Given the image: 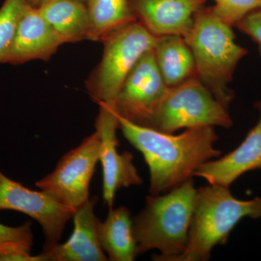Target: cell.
I'll use <instances>...</instances> for the list:
<instances>
[{
  "label": "cell",
  "instance_id": "d6986e66",
  "mask_svg": "<svg viewBox=\"0 0 261 261\" xmlns=\"http://www.w3.org/2000/svg\"><path fill=\"white\" fill-rule=\"evenodd\" d=\"M29 0H5L0 8V63L14 40L19 21Z\"/></svg>",
  "mask_w": 261,
  "mask_h": 261
},
{
  "label": "cell",
  "instance_id": "2e32d148",
  "mask_svg": "<svg viewBox=\"0 0 261 261\" xmlns=\"http://www.w3.org/2000/svg\"><path fill=\"white\" fill-rule=\"evenodd\" d=\"M99 243L111 261H132L137 256L133 219L124 206L111 208L104 221L98 220Z\"/></svg>",
  "mask_w": 261,
  "mask_h": 261
},
{
  "label": "cell",
  "instance_id": "ba28073f",
  "mask_svg": "<svg viewBox=\"0 0 261 261\" xmlns=\"http://www.w3.org/2000/svg\"><path fill=\"white\" fill-rule=\"evenodd\" d=\"M168 89L156 63L153 49H149L142 55L127 75L110 107L117 116L142 126Z\"/></svg>",
  "mask_w": 261,
  "mask_h": 261
},
{
  "label": "cell",
  "instance_id": "9c48e42d",
  "mask_svg": "<svg viewBox=\"0 0 261 261\" xmlns=\"http://www.w3.org/2000/svg\"><path fill=\"white\" fill-rule=\"evenodd\" d=\"M0 210L18 211L37 221L45 238L43 250L59 243L65 225L75 211L61 205L42 190H30L10 179L1 171Z\"/></svg>",
  "mask_w": 261,
  "mask_h": 261
},
{
  "label": "cell",
  "instance_id": "9a60e30c",
  "mask_svg": "<svg viewBox=\"0 0 261 261\" xmlns=\"http://www.w3.org/2000/svg\"><path fill=\"white\" fill-rule=\"evenodd\" d=\"M37 8L63 44L91 40L88 9L82 2L47 0Z\"/></svg>",
  "mask_w": 261,
  "mask_h": 261
},
{
  "label": "cell",
  "instance_id": "7a4b0ae2",
  "mask_svg": "<svg viewBox=\"0 0 261 261\" xmlns=\"http://www.w3.org/2000/svg\"><path fill=\"white\" fill-rule=\"evenodd\" d=\"M197 189L193 178L171 191L146 197L143 210L133 219L137 255L159 250L152 260L171 261L186 248Z\"/></svg>",
  "mask_w": 261,
  "mask_h": 261
},
{
  "label": "cell",
  "instance_id": "8992f818",
  "mask_svg": "<svg viewBox=\"0 0 261 261\" xmlns=\"http://www.w3.org/2000/svg\"><path fill=\"white\" fill-rule=\"evenodd\" d=\"M157 38L137 21L108 36L102 61L87 82L94 100L112 106L127 75L142 55L153 49Z\"/></svg>",
  "mask_w": 261,
  "mask_h": 261
},
{
  "label": "cell",
  "instance_id": "ffe728a7",
  "mask_svg": "<svg viewBox=\"0 0 261 261\" xmlns=\"http://www.w3.org/2000/svg\"><path fill=\"white\" fill-rule=\"evenodd\" d=\"M33 245L31 223L17 227L0 224V253L29 254Z\"/></svg>",
  "mask_w": 261,
  "mask_h": 261
},
{
  "label": "cell",
  "instance_id": "30bf717a",
  "mask_svg": "<svg viewBox=\"0 0 261 261\" xmlns=\"http://www.w3.org/2000/svg\"><path fill=\"white\" fill-rule=\"evenodd\" d=\"M99 105L100 109L95 127L101 142L99 161L102 169V196L111 209L118 190L142 185V179L134 165L133 154L128 151L118 152V116L110 106Z\"/></svg>",
  "mask_w": 261,
  "mask_h": 261
},
{
  "label": "cell",
  "instance_id": "603a6c76",
  "mask_svg": "<svg viewBox=\"0 0 261 261\" xmlns=\"http://www.w3.org/2000/svg\"><path fill=\"white\" fill-rule=\"evenodd\" d=\"M0 261H48L47 257L42 253L39 255L29 254H5L0 253Z\"/></svg>",
  "mask_w": 261,
  "mask_h": 261
},
{
  "label": "cell",
  "instance_id": "52a82bcc",
  "mask_svg": "<svg viewBox=\"0 0 261 261\" xmlns=\"http://www.w3.org/2000/svg\"><path fill=\"white\" fill-rule=\"evenodd\" d=\"M101 142L97 132L60 159L53 172L36 186L65 207L75 211L89 199V185L99 161Z\"/></svg>",
  "mask_w": 261,
  "mask_h": 261
},
{
  "label": "cell",
  "instance_id": "cb8c5ba5",
  "mask_svg": "<svg viewBox=\"0 0 261 261\" xmlns=\"http://www.w3.org/2000/svg\"><path fill=\"white\" fill-rule=\"evenodd\" d=\"M29 1L33 6L39 8V6H41L47 0H29Z\"/></svg>",
  "mask_w": 261,
  "mask_h": 261
},
{
  "label": "cell",
  "instance_id": "277c9868",
  "mask_svg": "<svg viewBox=\"0 0 261 261\" xmlns=\"http://www.w3.org/2000/svg\"><path fill=\"white\" fill-rule=\"evenodd\" d=\"M245 218H261V197L241 200L227 187L210 185L200 187L186 248L171 261H206L216 245H224L230 233Z\"/></svg>",
  "mask_w": 261,
  "mask_h": 261
},
{
  "label": "cell",
  "instance_id": "7402d4cb",
  "mask_svg": "<svg viewBox=\"0 0 261 261\" xmlns=\"http://www.w3.org/2000/svg\"><path fill=\"white\" fill-rule=\"evenodd\" d=\"M235 25L250 36L258 44L261 51V8L249 13Z\"/></svg>",
  "mask_w": 261,
  "mask_h": 261
},
{
  "label": "cell",
  "instance_id": "5bb4252c",
  "mask_svg": "<svg viewBox=\"0 0 261 261\" xmlns=\"http://www.w3.org/2000/svg\"><path fill=\"white\" fill-rule=\"evenodd\" d=\"M258 122L249 132L238 148L218 160H211L201 165L195 176L205 178L210 185L229 187L244 173L261 168V101Z\"/></svg>",
  "mask_w": 261,
  "mask_h": 261
},
{
  "label": "cell",
  "instance_id": "d4e9b609",
  "mask_svg": "<svg viewBox=\"0 0 261 261\" xmlns=\"http://www.w3.org/2000/svg\"><path fill=\"white\" fill-rule=\"evenodd\" d=\"M78 1L82 2V3H84V1H88V0H78Z\"/></svg>",
  "mask_w": 261,
  "mask_h": 261
},
{
  "label": "cell",
  "instance_id": "4fadbf2b",
  "mask_svg": "<svg viewBox=\"0 0 261 261\" xmlns=\"http://www.w3.org/2000/svg\"><path fill=\"white\" fill-rule=\"evenodd\" d=\"M98 198L94 196L75 210L73 216L71 236L63 244L58 243L42 253L48 261H106L107 255L99 243L98 218L94 207Z\"/></svg>",
  "mask_w": 261,
  "mask_h": 261
},
{
  "label": "cell",
  "instance_id": "8fae6325",
  "mask_svg": "<svg viewBox=\"0 0 261 261\" xmlns=\"http://www.w3.org/2000/svg\"><path fill=\"white\" fill-rule=\"evenodd\" d=\"M205 0H135L136 18L156 37H186Z\"/></svg>",
  "mask_w": 261,
  "mask_h": 261
},
{
  "label": "cell",
  "instance_id": "e0dca14e",
  "mask_svg": "<svg viewBox=\"0 0 261 261\" xmlns=\"http://www.w3.org/2000/svg\"><path fill=\"white\" fill-rule=\"evenodd\" d=\"M153 51L160 72L168 87L177 86L195 75V58L185 38L158 37Z\"/></svg>",
  "mask_w": 261,
  "mask_h": 261
},
{
  "label": "cell",
  "instance_id": "6da1fadb",
  "mask_svg": "<svg viewBox=\"0 0 261 261\" xmlns=\"http://www.w3.org/2000/svg\"><path fill=\"white\" fill-rule=\"evenodd\" d=\"M125 138L140 151L149 170V195L171 191L193 178L201 165L221 156L214 126L187 128L178 135L163 133L118 116Z\"/></svg>",
  "mask_w": 261,
  "mask_h": 261
},
{
  "label": "cell",
  "instance_id": "7c38bea8",
  "mask_svg": "<svg viewBox=\"0 0 261 261\" xmlns=\"http://www.w3.org/2000/svg\"><path fill=\"white\" fill-rule=\"evenodd\" d=\"M63 44L61 39L30 3L19 21L13 44L3 63L22 64L32 60H47Z\"/></svg>",
  "mask_w": 261,
  "mask_h": 261
},
{
  "label": "cell",
  "instance_id": "44dd1931",
  "mask_svg": "<svg viewBox=\"0 0 261 261\" xmlns=\"http://www.w3.org/2000/svg\"><path fill=\"white\" fill-rule=\"evenodd\" d=\"M213 10L228 25H235L247 14L261 8V0H214Z\"/></svg>",
  "mask_w": 261,
  "mask_h": 261
},
{
  "label": "cell",
  "instance_id": "ac0fdd59",
  "mask_svg": "<svg viewBox=\"0 0 261 261\" xmlns=\"http://www.w3.org/2000/svg\"><path fill=\"white\" fill-rule=\"evenodd\" d=\"M91 40L103 41L111 33L137 21L128 0H88Z\"/></svg>",
  "mask_w": 261,
  "mask_h": 261
},
{
  "label": "cell",
  "instance_id": "3957f363",
  "mask_svg": "<svg viewBox=\"0 0 261 261\" xmlns=\"http://www.w3.org/2000/svg\"><path fill=\"white\" fill-rule=\"evenodd\" d=\"M184 38L195 58L196 76L228 109L233 98L228 85L239 62L247 54L235 42L231 25L220 18L213 8H202Z\"/></svg>",
  "mask_w": 261,
  "mask_h": 261
},
{
  "label": "cell",
  "instance_id": "5b68a950",
  "mask_svg": "<svg viewBox=\"0 0 261 261\" xmlns=\"http://www.w3.org/2000/svg\"><path fill=\"white\" fill-rule=\"evenodd\" d=\"M142 126L166 134L202 126L229 128L227 108L215 98L196 75L169 87L152 114Z\"/></svg>",
  "mask_w": 261,
  "mask_h": 261
}]
</instances>
